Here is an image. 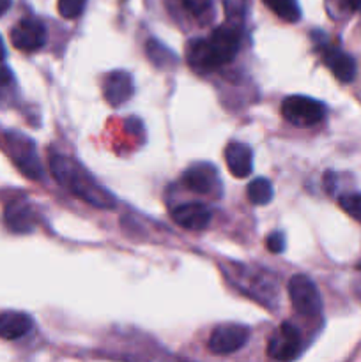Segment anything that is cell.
Instances as JSON below:
<instances>
[{"instance_id":"1","label":"cell","mask_w":361,"mask_h":362,"mask_svg":"<svg viewBox=\"0 0 361 362\" xmlns=\"http://www.w3.org/2000/svg\"><path fill=\"white\" fill-rule=\"evenodd\" d=\"M50 170L57 182L78 198L87 202L88 205L98 209H113L115 207V198L110 191H106L98 180L92 179L91 173L66 156L53 154L50 156Z\"/></svg>"},{"instance_id":"2","label":"cell","mask_w":361,"mask_h":362,"mask_svg":"<svg viewBox=\"0 0 361 362\" xmlns=\"http://www.w3.org/2000/svg\"><path fill=\"white\" fill-rule=\"evenodd\" d=\"M6 144L9 156L16 163L18 168L21 170V173L32 180H41L42 166L41 161H39L34 141L28 136H25V134L14 133L13 131V133L6 134Z\"/></svg>"},{"instance_id":"3","label":"cell","mask_w":361,"mask_h":362,"mask_svg":"<svg viewBox=\"0 0 361 362\" xmlns=\"http://www.w3.org/2000/svg\"><path fill=\"white\" fill-rule=\"evenodd\" d=\"M282 115L292 126L310 127L324 119L326 106L308 95H289L282 103Z\"/></svg>"},{"instance_id":"4","label":"cell","mask_w":361,"mask_h":362,"mask_svg":"<svg viewBox=\"0 0 361 362\" xmlns=\"http://www.w3.org/2000/svg\"><path fill=\"white\" fill-rule=\"evenodd\" d=\"M289 297L294 310L304 318H315L322 311V299L317 286L308 276L297 274L289 281Z\"/></svg>"},{"instance_id":"5","label":"cell","mask_w":361,"mask_h":362,"mask_svg":"<svg viewBox=\"0 0 361 362\" xmlns=\"http://www.w3.org/2000/svg\"><path fill=\"white\" fill-rule=\"evenodd\" d=\"M303 349V338H301L299 329L294 327L290 322L280 325L273 332L271 339L268 343V354L271 359L278 362H290L299 356Z\"/></svg>"},{"instance_id":"6","label":"cell","mask_w":361,"mask_h":362,"mask_svg":"<svg viewBox=\"0 0 361 362\" xmlns=\"http://www.w3.org/2000/svg\"><path fill=\"white\" fill-rule=\"evenodd\" d=\"M250 339V329L241 324H223L212 331L209 350L216 356H230L243 349Z\"/></svg>"},{"instance_id":"7","label":"cell","mask_w":361,"mask_h":362,"mask_svg":"<svg viewBox=\"0 0 361 362\" xmlns=\"http://www.w3.org/2000/svg\"><path fill=\"white\" fill-rule=\"evenodd\" d=\"M11 42L20 52H38L46 42V28L39 20L25 18L18 21L11 30Z\"/></svg>"},{"instance_id":"8","label":"cell","mask_w":361,"mask_h":362,"mask_svg":"<svg viewBox=\"0 0 361 362\" xmlns=\"http://www.w3.org/2000/svg\"><path fill=\"white\" fill-rule=\"evenodd\" d=\"M183 182L188 189L198 194H212L214 191L219 189V179L218 172L212 165L207 163H197L191 165L190 168L184 172Z\"/></svg>"},{"instance_id":"9","label":"cell","mask_w":361,"mask_h":362,"mask_svg":"<svg viewBox=\"0 0 361 362\" xmlns=\"http://www.w3.org/2000/svg\"><path fill=\"white\" fill-rule=\"evenodd\" d=\"M207 41L219 67L232 62L234 57L239 52V34H237L236 28L232 27L214 28L211 37H207Z\"/></svg>"},{"instance_id":"10","label":"cell","mask_w":361,"mask_h":362,"mask_svg":"<svg viewBox=\"0 0 361 362\" xmlns=\"http://www.w3.org/2000/svg\"><path fill=\"white\" fill-rule=\"evenodd\" d=\"M133 92L134 81L127 71H112L110 74H106L105 81H103V94H105L106 103L112 106H120L130 101Z\"/></svg>"},{"instance_id":"11","label":"cell","mask_w":361,"mask_h":362,"mask_svg":"<svg viewBox=\"0 0 361 362\" xmlns=\"http://www.w3.org/2000/svg\"><path fill=\"white\" fill-rule=\"evenodd\" d=\"M225 161L234 177L246 179L253 170V152L246 144L232 141L225 148Z\"/></svg>"},{"instance_id":"12","label":"cell","mask_w":361,"mask_h":362,"mask_svg":"<svg viewBox=\"0 0 361 362\" xmlns=\"http://www.w3.org/2000/svg\"><path fill=\"white\" fill-rule=\"evenodd\" d=\"M177 225L188 230H205L211 223V211L204 204H184L172 211Z\"/></svg>"},{"instance_id":"13","label":"cell","mask_w":361,"mask_h":362,"mask_svg":"<svg viewBox=\"0 0 361 362\" xmlns=\"http://www.w3.org/2000/svg\"><path fill=\"white\" fill-rule=\"evenodd\" d=\"M186 60L197 73H209L219 67L207 39H191L186 46Z\"/></svg>"},{"instance_id":"14","label":"cell","mask_w":361,"mask_h":362,"mask_svg":"<svg viewBox=\"0 0 361 362\" xmlns=\"http://www.w3.org/2000/svg\"><path fill=\"white\" fill-rule=\"evenodd\" d=\"M322 57H324L326 66L331 69V73L335 74L340 81L350 83V81L354 80V76H356V62H354L353 57L347 55L342 49L333 48V46L326 48Z\"/></svg>"},{"instance_id":"15","label":"cell","mask_w":361,"mask_h":362,"mask_svg":"<svg viewBox=\"0 0 361 362\" xmlns=\"http://www.w3.org/2000/svg\"><path fill=\"white\" fill-rule=\"evenodd\" d=\"M32 318L21 311H6L0 315V338L2 339H20L32 329Z\"/></svg>"},{"instance_id":"16","label":"cell","mask_w":361,"mask_h":362,"mask_svg":"<svg viewBox=\"0 0 361 362\" xmlns=\"http://www.w3.org/2000/svg\"><path fill=\"white\" fill-rule=\"evenodd\" d=\"M4 218H6L7 228L13 230L14 233H28L34 230V214L23 202H13L7 205Z\"/></svg>"},{"instance_id":"17","label":"cell","mask_w":361,"mask_h":362,"mask_svg":"<svg viewBox=\"0 0 361 362\" xmlns=\"http://www.w3.org/2000/svg\"><path fill=\"white\" fill-rule=\"evenodd\" d=\"M265 6L280 16L282 20L289 21V23H296L301 18V9L297 0H264Z\"/></svg>"},{"instance_id":"18","label":"cell","mask_w":361,"mask_h":362,"mask_svg":"<svg viewBox=\"0 0 361 362\" xmlns=\"http://www.w3.org/2000/svg\"><path fill=\"white\" fill-rule=\"evenodd\" d=\"M145 49H147L149 60H151L154 66L170 67L177 62V57L173 55L166 46H163L161 42L156 41V39H151V41L147 42V46H145Z\"/></svg>"},{"instance_id":"19","label":"cell","mask_w":361,"mask_h":362,"mask_svg":"<svg viewBox=\"0 0 361 362\" xmlns=\"http://www.w3.org/2000/svg\"><path fill=\"white\" fill-rule=\"evenodd\" d=\"M248 198L255 205H265L273 200V186L268 179H255L248 184Z\"/></svg>"},{"instance_id":"20","label":"cell","mask_w":361,"mask_h":362,"mask_svg":"<svg viewBox=\"0 0 361 362\" xmlns=\"http://www.w3.org/2000/svg\"><path fill=\"white\" fill-rule=\"evenodd\" d=\"M340 207L354 218L356 221H361V193H350V194H343L340 198Z\"/></svg>"},{"instance_id":"21","label":"cell","mask_w":361,"mask_h":362,"mask_svg":"<svg viewBox=\"0 0 361 362\" xmlns=\"http://www.w3.org/2000/svg\"><path fill=\"white\" fill-rule=\"evenodd\" d=\"M87 0H59V13L62 18L74 20L80 16L85 9Z\"/></svg>"},{"instance_id":"22","label":"cell","mask_w":361,"mask_h":362,"mask_svg":"<svg viewBox=\"0 0 361 362\" xmlns=\"http://www.w3.org/2000/svg\"><path fill=\"white\" fill-rule=\"evenodd\" d=\"M183 4L197 18H205L212 9V0H183Z\"/></svg>"},{"instance_id":"23","label":"cell","mask_w":361,"mask_h":362,"mask_svg":"<svg viewBox=\"0 0 361 362\" xmlns=\"http://www.w3.org/2000/svg\"><path fill=\"white\" fill-rule=\"evenodd\" d=\"M265 247H268L271 253H283V250H285V237H283V233H269L268 239H265Z\"/></svg>"},{"instance_id":"24","label":"cell","mask_w":361,"mask_h":362,"mask_svg":"<svg viewBox=\"0 0 361 362\" xmlns=\"http://www.w3.org/2000/svg\"><path fill=\"white\" fill-rule=\"evenodd\" d=\"M11 85H13V74H11V71L6 66L0 64V98L9 90Z\"/></svg>"},{"instance_id":"25","label":"cell","mask_w":361,"mask_h":362,"mask_svg":"<svg viewBox=\"0 0 361 362\" xmlns=\"http://www.w3.org/2000/svg\"><path fill=\"white\" fill-rule=\"evenodd\" d=\"M11 4H13V0H0V16H4L9 11Z\"/></svg>"},{"instance_id":"26","label":"cell","mask_w":361,"mask_h":362,"mask_svg":"<svg viewBox=\"0 0 361 362\" xmlns=\"http://www.w3.org/2000/svg\"><path fill=\"white\" fill-rule=\"evenodd\" d=\"M4 57H6V46H4L2 39H0V62L4 60Z\"/></svg>"}]
</instances>
